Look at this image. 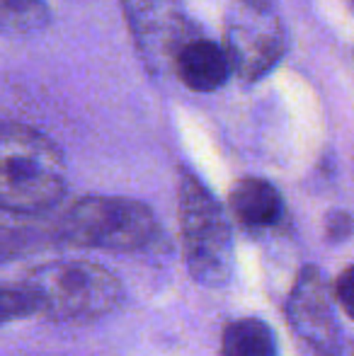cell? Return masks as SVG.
Returning <instances> with one entry per match:
<instances>
[{
	"label": "cell",
	"mask_w": 354,
	"mask_h": 356,
	"mask_svg": "<svg viewBox=\"0 0 354 356\" xmlns=\"http://www.w3.org/2000/svg\"><path fill=\"white\" fill-rule=\"evenodd\" d=\"M66 187V158L47 134L0 122V211L42 213L61 202Z\"/></svg>",
	"instance_id": "obj_1"
},
{
	"label": "cell",
	"mask_w": 354,
	"mask_h": 356,
	"mask_svg": "<svg viewBox=\"0 0 354 356\" xmlns=\"http://www.w3.org/2000/svg\"><path fill=\"white\" fill-rule=\"evenodd\" d=\"M32 315L56 323H92L112 313L124 298L114 272L90 259H54L29 269L19 282Z\"/></svg>",
	"instance_id": "obj_2"
},
{
	"label": "cell",
	"mask_w": 354,
	"mask_h": 356,
	"mask_svg": "<svg viewBox=\"0 0 354 356\" xmlns=\"http://www.w3.org/2000/svg\"><path fill=\"white\" fill-rule=\"evenodd\" d=\"M58 238L73 248L141 252L156 248L161 225L146 204L127 197H86L58 220Z\"/></svg>",
	"instance_id": "obj_3"
},
{
	"label": "cell",
	"mask_w": 354,
	"mask_h": 356,
	"mask_svg": "<svg viewBox=\"0 0 354 356\" xmlns=\"http://www.w3.org/2000/svg\"><path fill=\"white\" fill-rule=\"evenodd\" d=\"M177 213L184 262L192 279L207 289L228 284L233 272L231 223L214 194L189 172L179 179Z\"/></svg>",
	"instance_id": "obj_4"
},
{
	"label": "cell",
	"mask_w": 354,
	"mask_h": 356,
	"mask_svg": "<svg viewBox=\"0 0 354 356\" xmlns=\"http://www.w3.org/2000/svg\"><path fill=\"white\" fill-rule=\"evenodd\" d=\"M221 47L241 80L255 83L265 78L287 51V29L272 0H233Z\"/></svg>",
	"instance_id": "obj_5"
},
{
	"label": "cell",
	"mask_w": 354,
	"mask_h": 356,
	"mask_svg": "<svg viewBox=\"0 0 354 356\" xmlns=\"http://www.w3.org/2000/svg\"><path fill=\"white\" fill-rule=\"evenodd\" d=\"M289 323L296 334L318 356H345L340 323L335 318V305L323 279L321 269L308 264L301 269L293 291L289 296Z\"/></svg>",
	"instance_id": "obj_6"
},
{
	"label": "cell",
	"mask_w": 354,
	"mask_h": 356,
	"mask_svg": "<svg viewBox=\"0 0 354 356\" xmlns=\"http://www.w3.org/2000/svg\"><path fill=\"white\" fill-rule=\"evenodd\" d=\"M138 56L153 73L170 68L172 54L192 34L182 13V0H119Z\"/></svg>",
	"instance_id": "obj_7"
},
{
	"label": "cell",
	"mask_w": 354,
	"mask_h": 356,
	"mask_svg": "<svg viewBox=\"0 0 354 356\" xmlns=\"http://www.w3.org/2000/svg\"><path fill=\"white\" fill-rule=\"evenodd\" d=\"M170 68L179 83L194 92H216L231 78V63L223 47L204 34H187L172 54Z\"/></svg>",
	"instance_id": "obj_8"
},
{
	"label": "cell",
	"mask_w": 354,
	"mask_h": 356,
	"mask_svg": "<svg viewBox=\"0 0 354 356\" xmlns=\"http://www.w3.org/2000/svg\"><path fill=\"white\" fill-rule=\"evenodd\" d=\"M231 213L243 228L269 230L284 220V199L272 182L262 177H243L228 194Z\"/></svg>",
	"instance_id": "obj_9"
},
{
	"label": "cell",
	"mask_w": 354,
	"mask_h": 356,
	"mask_svg": "<svg viewBox=\"0 0 354 356\" xmlns=\"http://www.w3.org/2000/svg\"><path fill=\"white\" fill-rule=\"evenodd\" d=\"M223 356H277V342L260 318H241L226 325L221 337Z\"/></svg>",
	"instance_id": "obj_10"
},
{
	"label": "cell",
	"mask_w": 354,
	"mask_h": 356,
	"mask_svg": "<svg viewBox=\"0 0 354 356\" xmlns=\"http://www.w3.org/2000/svg\"><path fill=\"white\" fill-rule=\"evenodd\" d=\"M49 24L44 0H0V34H34Z\"/></svg>",
	"instance_id": "obj_11"
},
{
	"label": "cell",
	"mask_w": 354,
	"mask_h": 356,
	"mask_svg": "<svg viewBox=\"0 0 354 356\" xmlns=\"http://www.w3.org/2000/svg\"><path fill=\"white\" fill-rule=\"evenodd\" d=\"M32 315L27 293L19 284H0V327L13 320H22Z\"/></svg>",
	"instance_id": "obj_12"
},
{
	"label": "cell",
	"mask_w": 354,
	"mask_h": 356,
	"mask_svg": "<svg viewBox=\"0 0 354 356\" xmlns=\"http://www.w3.org/2000/svg\"><path fill=\"white\" fill-rule=\"evenodd\" d=\"M24 248H27V235L0 225V259H13V254L22 252Z\"/></svg>",
	"instance_id": "obj_13"
},
{
	"label": "cell",
	"mask_w": 354,
	"mask_h": 356,
	"mask_svg": "<svg viewBox=\"0 0 354 356\" xmlns=\"http://www.w3.org/2000/svg\"><path fill=\"white\" fill-rule=\"evenodd\" d=\"M352 286H354V272H352V267H347L335 282V303L340 305V308L345 310V315H350V318H352V296H354Z\"/></svg>",
	"instance_id": "obj_14"
},
{
	"label": "cell",
	"mask_w": 354,
	"mask_h": 356,
	"mask_svg": "<svg viewBox=\"0 0 354 356\" xmlns=\"http://www.w3.org/2000/svg\"><path fill=\"white\" fill-rule=\"evenodd\" d=\"M328 235L335 240H342L350 235V216L347 213H335L328 220Z\"/></svg>",
	"instance_id": "obj_15"
}]
</instances>
